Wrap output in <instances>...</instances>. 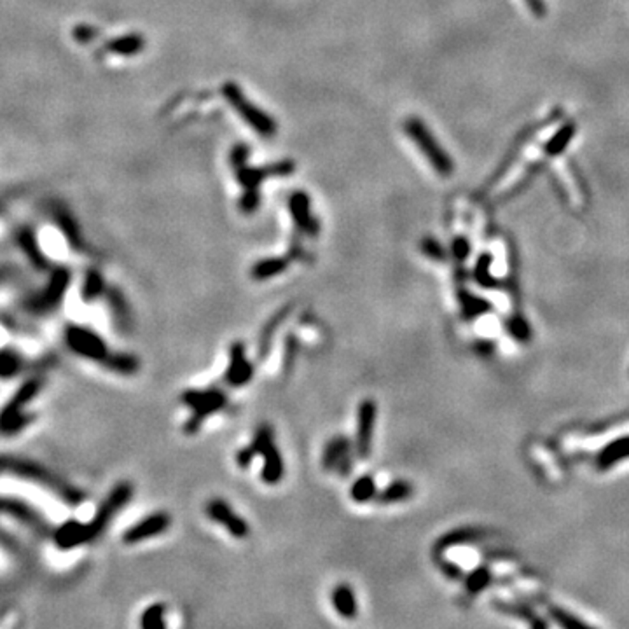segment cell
<instances>
[{"instance_id": "1", "label": "cell", "mask_w": 629, "mask_h": 629, "mask_svg": "<svg viewBox=\"0 0 629 629\" xmlns=\"http://www.w3.org/2000/svg\"><path fill=\"white\" fill-rule=\"evenodd\" d=\"M0 472H9V474H14L16 477L27 479V481L35 482L39 486H44L45 490L56 495L60 500H63L70 507H77L86 498V495L79 488L72 486L70 482L61 479L50 468L35 464V462L19 458H0Z\"/></svg>"}, {"instance_id": "2", "label": "cell", "mask_w": 629, "mask_h": 629, "mask_svg": "<svg viewBox=\"0 0 629 629\" xmlns=\"http://www.w3.org/2000/svg\"><path fill=\"white\" fill-rule=\"evenodd\" d=\"M181 402L189 409V418L184 423V432L194 435L200 432L207 418L217 415L227 407V393L219 386L189 389L181 395Z\"/></svg>"}, {"instance_id": "3", "label": "cell", "mask_w": 629, "mask_h": 629, "mask_svg": "<svg viewBox=\"0 0 629 629\" xmlns=\"http://www.w3.org/2000/svg\"><path fill=\"white\" fill-rule=\"evenodd\" d=\"M44 381L39 376L23 381L14 392V395L6 402L0 411V435H16L21 430L34 423V415L25 413V406L32 402L41 393Z\"/></svg>"}, {"instance_id": "4", "label": "cell", "mask_w": 629, "mask_h": 629, "mask_svg": "<svg viewBox=\"0 0 629 629\" xmlns=\"http://www.w3.org/2000/svg\"><path fill=\"white\" fill-rule=\"evenodd\" d=\"M250 448L254 449L256 456L262 458L260 481L264 484H269V486H275V484L282 482L283 475H285V462H283L282 451L276 446L275 430L271 429V425L264 423L256 430Z\"/></svg>"}, {"instance_id": "5", "label": "cell", "mask_w": 629, "mask_h": 629, "mask_svg": "<svg viewBox=\"0 0 629 629\" xmlns=\"http://www.w3.org/2000/svg\"><path fill=\"white\" fill-rule=\"evenodd\" d=\"M133 493H135V488H133V484L130 481L117 482L116 486L109 491V495L99 505L93 519L90 523H86L90 542H94V540L100 539L105 533V530L112 523L114 517L132 502Z\"/></svg>"}, {"instance_id": "6", "label": "cell", "mask_w": 629, "mask_h": 629, "mask_svg": "<svg viewBox=\"0 0 629 629\" xmlns=\"http://www.w3.org/2000/svg\"><path fill=\"white\" fill-rule=\"evenodd\" d=\"M404 130L411 136V140L416 143V147L422 149L423 156L429 159L433 170L437 172L441 177H451L455 165H453L451 158L444 152V149L439 145L437 140L433 138L432 133L425 126V123L422 119H418V117H409L404 123Z\"/></svg>"}, {"instance_id": "7", "label": "cell", "mask_w": 629, "mask_h": 629, "mask_svg": "<svg viewBox=\"0 0 629 629\" xmlns=\"http://www.w3.org/2000/svg\"><path fill=\"white\" fill-rule=\"evenodd\" d=\"M72 283V271L65 266H58L51 271L50 280L45 283L44 289L39 294L30 296L27 301L23 302V308L34 315H48V313L58 309L61 301L65 299L68 287Z\"/></svg>"}, {"instance_id": "8", "label": "cell", "mask_w": 629, "mask_h": 629, "mask_svg": "<svg viewBox=\"0 0 629 629\" xmlns=\"http://www.w3.org/2000/svg\"><path fill=\"white\" fill-rule=\"evenodd\" d=\"M63 340L65 344L70 348V351H74L79 357L93 360L96 364H102L107 357H109V347H107L105 340L102 336L96 334L91 329L83 327V325L70 324L65 327L63 331Z\"/></svg>"}, {"instance_id": "9", "label": "cell", "mask_w": 629, "mask_h": 629, "mask_svg": "<svg viewBox=\"0 0 629 629\" xmlns=\"http://www.w3.org/2000/svg\"><path fill=\"white\" fill-rule=\"evenodd\" d=\"M224 99L229 102V105L240 114L243 119L256 130L259 135L262 136H273L276 133L275 121L268 116L266 112L256 107L254 103H250L247 100V96L243 94V91L240 90V86H236L234 83H226L223 86Z\"/></svg>"}, {"instance_id": "10", "label": "cell", "mask_w": 629, "mask_h": 629, "mask_svg": "<svg viewBox=\"0 0 629 629\" xmlns=\"http://www.w3.org/2000/svg\"><path fill=\"white\" fill-rule=\"evenodd\" d=\"M0 514H9L12 519H16L18 523H21L23 526L30 528L35 535L39 537H50L53 535V528L48 523L44 516L39 513L35 507H32L30 504H27L25 500L19 498H9V497H0Z\"/></svg>"}, {"instance_id": "11", "label": "cell", "mask_w": 629, "mask_h": 629, "mask_svg": "<svg viewBox=\"0 0 629 629\" xmlns=\"http://www.w3.org/2000/svg\"><path fill=\"white\" fill-rule=\"evenodd\" d=\"M205 514L210 521L217 523L219 526L226 528L233 539L243 540L250 535V524L229 505L224 498H212L205 504Z\"/></svg>"}, {"instance_id": "12", "label": "cell", "mask_w": 629, "mask_h": 629, "mask_svg": "<svg viewBox=\"0 0 629 629\" xmlns=\"http://www.w3.org/2000/svg\"><path fill=\"white\" fill-rule=\"evenodd\" d=\"M378 406L373 399L360 400L357 409V426H355V455L367 458L373 449V435L376 426Z\"/></svg>"}, {"instance_id": "13", "label": "cell", "mask_w": 629, "mask_h": 629, "mask_svg": "<svg viewBox=\"0 0 629 629\" xmlns=\"http://www.w3.org/2000/svg\"><path fill=\"white\" fill-rule=\"evenodd\" d=\"M353 453L355 444L347 435H336L325 444L322 453V468L327 472H340L347 477L353 468Z\"/></svg>"}, {"instance_id": "14", "label": "cell", "mask_w": 629, "mask_h": 629, "mask_svg": "<svg viewBox=\"0 0 629 629\" xmlns=\"http://www.w3.org/2000/svg\"><path fill=\"white\" fill-rule=\"evenodd\" d=\"M256 374V366L247 357V348L241 341H234L229 347L227 355V367L224 371V383L229 389H241L252 381Z\"/></svg>"}, {"instance_id": "15", "label": "cell", "mask_w": 629, "mask_h": 629, "mask_svg": "<svg viewBox=\"0 0 629 629\" xmlns=\"http://www.w3.org/2000/svg\"><path fill=\"white\" fill-rule=\"evenodd\" d=\"M172 526V516L165 511H158L152 513L149 516H145L143 519L136 521L135 524L128 528L123 533V542L128 546H135V544L143 542V540L154 539V537L163 535L168 528Z\"/></svg>"}, {"instance_id": "16", "label": "cell", "mask_w": 629, "mask_h": 629, "mask_svg": "<svg viewBox=\"0 0 629 629\" xmlns=\"http://www.w3.org/2000/svg\"><path fill=\"white\" fill-rule=\"evenodd\" d=\"M51 537H53L58 549L61 550H70L79 546H84V544H90L86 523L77 519H68L65 523H61L56 530H53V535Z\"/></svg>"}, {"instance_id": "17", "label": "cell", "mask_w": 629, "mask_h": 629, "mask_svg": "<svg viewBox=\"0 0 629 629\" xmlns=\"http://www.w3.org/2000/svg\"><path fill=\"white\" fill-rule=\"evenodd\" d=\"M16 240H18V245L19 249H21V252L25 254V257L30 260V264L35 269L42 271V269L50 268V260H48V257L42 252L41 245H39L37 234H35V231L32 229V227H21V229L18 231V234H16Z\"/></svg>"}, {"instance_id": "18", "label": "cell", "mask_w": 629, "mask_h": 629, "mask_svg": "<svg viewBox=\"0 0 629 629\" xmlns=\"http://www.w3.org/2000/svg\"><path fill=\"white\" fill-rule=\"evenodd\" d=\"M105 301L107 306H109L114 325L123 332L130 331L133 324V318L132 311H130L128 301H126V298L123 296V292H121L119 289H116V287H110L105 292Z\"/></svg>"}, {"instance_id": "19", "label": "cell", "mask_w": 629, "mask_h": 629, "mask_svg": "<svg viewBox=\"0 0 629 629\" xmlns=\"http://www.w3.org/2000/svg\"><path fill=\"white\" fill-rule=\"evenodd\" d=\"M290 207V214L294 217V220L298 223V226L301 227L305 233L308 234H317L320 226H318L317 219L313 217L311 212H309V198L306 196L305 192L298 191L294 192L292 196H290L289 201Z\"/></svg>"}, {"instance_id": "20", "label": "cell", "mask_w": 629, "mask_h": 629, "mask_svg": "<svg viewBox=\"0 0 629 629\" xmlns=\"http://www.w3.org/2000/svg\"><path fill=\"white\" fill-rule=\"evenodd\" d=\"M331 603L332 608H334L338 614L341 615L343 619H351L357 617L358 614V603H357V596H355L353 588L350 584H341L334 586V589L331 591Z\"/></svg>"}, {"instance_id": "21", "label": "cell", "mask_w": 629, "mask_h": 629, "mask_svg": "<svg viewBox=\"0 0 629 629\" xmlns=\"http://www.w3.org/2000/svg\"><path fill=\"white\" fill-rule=\"evenodd\" d=\"M289 313H290L289 306L278 309V311H276L275 315H273V317L266 322V325L262 327V331H260V336H259V343H257V357H259V360H264V358L269 355L276 331H278L280 325L283 324V320L289 317Z\"/></svg>"}, {"instance_id": "22", "label": "cell", "mask_w": 629, "mask_h": 629, "mask_svg": "<svg viewBox=\"0 0 629 629\" xmlns=\"http://www.w3.org/2000/svg\"><path fill=\"white\" fill-rule=\"evenodd\" d=\"M289 268V259L287 257H266V259L257 260L250 269V276L256 282H264V280L275 278L282 275Z\"/></svg>"}, {"instance_id": "23", "label": "cell", "mask_w": 629, "mask_h": 629, "mask_svg": "<svg viewBox=\"0 0 629 629\" xmlns=\"http://www.w3.org/2000/svg\"><path fill=\"white\" fill-rule=\"evenodd\" d=\"M411 495H413L411 482L404 481V479H395V481L386 484V486L378 493L376 502L381 505H392L407 500V498H411Z\"/></svg>"}, {"instance_id": "24", "label": "cell", "mask_w": 629, "mask_h": 629, "mask_svg": "<svg viewBox=\"0 0 629 629\" xmlns=\"http://www.w3.org/2000/svg\"><path fill=\"white\" fill-rule=\"evenodd\" d=\"M102 366L105 369L112 371V373L130 376V374H135L140 369V360L132 353L114 351V353H109V357L102 362Z\"/></svg>"}, {"instance_id": "25", "label": "cell", "mask_w": 629, "mask_h": 629, "mask_svg": "<svg viewBox=\"0 0 629 629\" xmlns=\"http://www.w3.org/2000/svg\"><path fill=\"white\" fill-rule=\"evenodd\" d=\"M105 292L107 285L102 273L99 269H87L83 280V287H81V299L84 302H93L105 296Z\"/></svg>"}, {"instance_id": "26", "label": "cell", "mask_w": 629, "mask_h": 629, "mask_svg": "<svg viewBox=\"0 0 629 629\" xmlns=\"http://www.w3.org/2000/svg\"><path fill=\"white\" fill-rule=\"evenodd\" d=\"M629 456V437H621L617 441H612L607 444L598 455V468L599 471H607L612 465H615L619 460L628 458Z\"/></svg>"}, {"instance_id": "27", "label": "cell", "mask_w": 629, "mask_h": 629, "mask_svg": "<svg viewBox=\"0 0 629 629\" xmlns=\"http://www.w3.org/2000/svg\"><path fill=\"white\" fill-rule=\"evenodd\" d=\"M378 493H380L378 491V484L371 474H364L358 479H355L350 488V498L358 505L376 500Z\"/></svg>"}, {"instance_id": "28", "label": "cell", "mask_w": 629, "mask_h": 629, "mask_svg": "<svg viewBox=\"0 0 629 629\" xmlns=\"http://www.w3.org/2000/svg\"><path fill=\"white\" fill-rule=\"evenodd\" d=\"M54 223L60 227V231L63 233V236L67 238L68 245L74 247L76 250L83 249V238H81V231L77 227L76 220L72 219V215L68 212H65L63 208L54 210Z\"/></svg>"}, {"instance_id": "29", "label": "cell", "mask_w": 629, "mask_h": 629, "mask_svg": "<svg viewBox=\"0 0 629 629\" xmlns=\"http://www.w3.org/2000/svg\"><path fill=\"white\" fill-rule=\"evenodd\" d=\"M107 51L116 54H123V56H132V54L140 53V51L145 48V41H143L142 35L136 34H130V35H123V37L112 39L105 44Z\"/></svg>"}, {"instance_id": "30", "label": "cell", "mask_w": 629, "mask_h": 629, "mask_svg": "<svg viewBox=\"0 0 629 629\" xmlns=\"http://www.w3.org/2000/svg\"><path fill=\"white\" fill-rule=\"evenodd\" d=\"M166 605L165 603L158 601L149 605L145 610L142 612L140 617V626L143 629H165L166 628Z\"/></svg>"}, {"instance_id": "31", "label": "cell", "mask_w": 629, "mask_h": 629, "mask_svg": "<svg viewBox=\"0 0 629 629\" xmlns=\"http://www.w3.org/2000/svg\"><path fill=\"white\" fill-rule=\"evenodd\" d=\"M577 126L575 123H566L561 130H559L549 142L546 143V152L549 156H558L568 147V143L572 142V138L575 136Z\"/></svg>"}, {"instance_id": "32", "label": "cell", "mask_w": 629, "mask_h": 629, "mask_svg": "<svg viewBox=\"0 0 629 629\" xmlns=\"http://www.w3.org/2000/svg\"><path fill=\"white\" fill-rule=\"evenodd\" d=\"M23 369V358L11 348L0 350V380H9Z\"/></svg>"}, {"instance_id": "33", "label": "cell", "mask_w": 629, "mask_h": 629, "mask_svg": "<svg viewBox=\"0 0 629 629\" xmlns=\"http://www.w3.org/2000/svg\"><path fill=\"white\" fill-rule=\"evenodd\" d=\"M271 175V168H247L245 165H241L236 168V177L240 181V184L245 189H257V185L260 184L264 177Z\"/></svg>"}, {"instance_id": "34", "label": "cell", "mask_w": 629, "mask_h": 629, "mask_svg": "<svg viewBox=\"0 0 629 629\" xmlns=\"http://www.w3.org/2000/svg\"><path fill=\"white\" fill-rule=\"evenodd\" d=\"M259 201L260 198L257 189H247L245 194H243L240 200V208L245 212V214H252V212H256L257 207H259Z\"/></svg>"}, {"instance_id": "35", "label": "cell", "mask_w": 629, "mask_h": 629, "mask_svg": "<svg viewBox=\"0 0 629 629\" xmlns=\"http://www.w3.org/2000/svg\"><path fill=\"white\" fill-rule=\"evenodd\" d=\"M298 348H299V344H298V340H296V338H290V340L287 341L285 353H283V371H285V373H289V371L292 369V366H294L296 355H298Z\"/></svg>"}, {"instance_id": "36", "label": "cell", "mask_w": 629, "mask_h": 629, "mask_svg": "<svg viewBox=\"0 0 629 629\" xmlns=\"http://www.w3.org/2000/svg\"><path fill=\"white\" fill-rule=\"evenodd\" d=\"M422 250L425 256L430 257V259H444V250L439 245V241L432 240V238H425V240L422 241Z\"/></svg>"}, {"instance_id": "37", "label": "cell", "mask_w": 629, "mask_h": 629, "mask_svg": "<svg viewBox=\"0 0 629 629\" xmlns=\"http://www.w3.org/2000/svg\"><path fill=\"white\" fill-rule=\"evenodd\" d=\"M254 458H257V456H256V453H254V449L250 448V444H247L245 448L238 449L236 455H234V462H236L238 468H243V471L252 465Z\"/></svg>"}, {"instance_id": "38", "label": "cell", "mask_w": 629, "mask_h": 629, "mask_svg": "<svg viewBox=\"0 0 629 629\" xmlns=\"http://www.w3.org/2000/svg\"><path fill=\"white\" fill-rule=\"evenodd\" d=\"M488 579H490V575H488L486 570H479V572H474L471 577H468V580H467L468 591H471V592L481 591V589L484 588V586H486Z\"/></svg>"}, {"instance_id": "39", "label": "cell", "mask_w": 629, "mask_h": 629, "mask_svg": "<svg viewBox=\"0 0 629 629\" xmlns=\"http://www.w3.org/2000/svg\"><path fill=\"white\" fill-rule=\"evenodd\" d=\"M550 614H553V617L556 619L559 624L565 626V628H586V622L570 617V615L566 614V612H563L561 608H550Z\"/></svg>"}, {"instance_id": "40", "label": "cell", "mask_w": 629, "mask_h": 629, "mask_svg": "<svg viewBox=\"0 0 629 629\" xmlns=\"http://www.w3.org/2000/svg\"><path fill=\"white\" fill-rule=\"evenodd\" d=\"M468 252H471V245H468V241L465 238L458 236L455 241H453V254L458 260H465L468 257Z\"/></svg>"}, {"instance_id": "41", "label": "cell", "mask_w": 629, "mask_h": 629, "mask_svg": "<svg viewBox=\"0 0 629 629\" xmlns=\"http://www.w3.org/2000/svg\"><path fill=\"white\" fill-rule=\"evenodd\" d=\"M96 35H99V32L94 30L93 27H87V25H79V27H76V30H74V37H76L81 44H87V42L93 37H96Z\"/></svg>"}, {"instance_id": "42", "label": "cell", "mask_w": 629, "mask_h": 629, "mask_svg": "<svg viewBox=\"0 0 629 629\" xmlns=\"http://www.w3.org/2000/svg\"><path fill=\"white\" fill-rule=\"evenodd\" d=\"M247 158H249V147L243 145V143L236 145V147L233 149V152H231V163H233L234 168H238V166H241V165H245Z\"/></svg>"}, {"instance_id": "43", "label": "cell", "mask_w": 629, "mask_h": 629, "mask_svg": "<svg viewBox=\"0 0 629 629\" xmlns=\"http://www.w3.org/2000/svg\"><path fill=\"white\" fill-rule=\"evenodd\" d=\"M526 6L530 8V11H533L535 16H544L546 14V6H544V0H524Z\"/></svg>"}, {"instance_id": "44", "label": "cell", "mask_w": 629, "mask_h": 629, "mask_svg": "<svg viewBox=\"0 0 629 629\" xmlns=\"http://www.w3.org/2000/svg\"><path fill=\"white\" fill-rule=\"evenodd\" d=\"M4 214V208H2V205H0V215Z\"/></svg>"}]
</instances>
